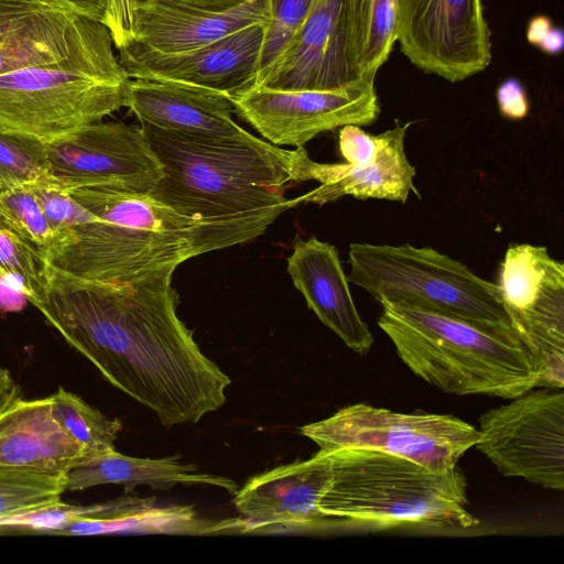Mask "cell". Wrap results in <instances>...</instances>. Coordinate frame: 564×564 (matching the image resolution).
I'll return each mask as SVG.
<instances>
[{
  "label": "cell",
  "instance_id": "6da1fadb",
  "mask_svg": "<svg viewBox=\"0 0 564 564\" xmlns=\"http://www.w3.org/2000/svg\"><path fill=\"white\" fill-rule=\"evenodd\" d=\"M175 269L124 283L83 282L52 269L50 289L35 306L107 381L165 427L217 411L231 383L177 316Z\"/></svg>",
  "mask_w": 564,
  "mask_h": 564
},
{
  "label": "cell",
  "instance_id": "7a4b0ae2",
  "mask_svg": "<svg viewBox=\"0 0 564 564\" xmlns=\"http://www.w3.org/2000/svg\"><path fill=\"white\" fill-rule=\"evenodd\" d=\"M162 167L150 196L203 224L224 248L253 240L282 213L300 147L198 139L140 123Z\"/></svg>",
  "mask_w": 564,
  "mask_h": 564
},
{
  "label": "cell",
  "instance_id": "3957f363",
  "mask_svg": "<svg viewBox=\"0 0 564 564\" xmlns=\"http://www.w3.org/2000/svg\"><path fill=\"white\" fill-rule=\"evenodd\" d=\"M70 194L98 219L62 234L45 260L74 280L131 282L224 248L203 224L149 194L99 187L75 188Z\"/></svg>",
  "mask_w": 564,
  "mask_h": 564
},
{
  "label": "cell",
  "instance_id": "277c9868",
  "mask_svg": "<svg viewBox=\"0 0 564 564\" xmlns=\"http://www.w3.org/2000/svg\"><path fill=\"white\" fill-rule=\"evenodd\" d=\"M380 305L378 325L400 359L442 391L513 399L541 386V367L514 333L420 307Z\"/></svg>",
  "mask_w": 564,
  "mask_h": 564
},
{
  "label": "cell",
  "instance_id": "5b68a950",
  "mask_svg": "<svg viewBox=\"0 0 564 564\" xmlns=\"http://www.w3.org/2000/svg\"><path fill=\"white\" fill-rule=\"evenodd\" d=\"M332 477L318 505L324 528L343 522L467 529V481L454 467L435 471L378 449H328Z\"/></svg>",
  "mask_w": 564,
  "mask_h": 564
},
{
  "label": "cell",
  "instance_id": "8992f818",
  "mask_svg": "<svg viewBox=\"0 0 564 564\" xmlns=\"http://www.w3.org/2000/svg\"><path fill=\"white\" fill-rule=\"evenodd\" d=\"M349 263L348 281L379 304L420 307L514 333L498 285L432 248L350 243Z\"/></svg>",
  "mask_w": 564,
  "mask_h": 564
},
{
  "label": "cell",
  "instance_id": "52a82bcc",
  "mask_svg": "<svg viewBox=\"0 0 564 564\" xmlns=\"http://www.w3.org/2000/svg\"><path fill=\"white\" fill-rule=\"evenodd\" d=\"M130 79L115 54L0 75V129L56 140L126 107Z\"/></svg>",
  "mask_w": 564,
  "mask_h": 564
},
{
  "label": "cell",
  "instance_id": "ba28073f",
  "mask_svg": "<svg viewBox=\"0 0 564 564\" xmlns=\"http://www.w3.org/2000/svg\"><path fill=\"white\" fill-rule=\"evenodd\" d=\"M299 430L319 448L378 449L435 471L456 467L479 438L476 427L449 414L399 413L365 403L341 408Z\"/></svg>",
  "mask_w": 564,
  "mask_h": 564
},
{
  "label": "cell",
  "instance_id": "9c48e42d",
  "mask_svg": "<svg viewBox=\"0 0 564 564\" xmlns=\"http://www.w3.org/2000/svg\"><path fill=\"white\" fill-rule=\"evenodd\" d=\"M502 305L542 370L541 388L564 386V264L545 247L512 243L500 264Z\"/></svg>",
  "mask_w": 564,
  "mask_h": 564
},
{
  "label": "cell",
  "instance_id": "30bf717a",
  "mask_svg": "<svg viewBox=\"0 0 564 564\" xmlns=\"http://www.w3.org/2000/svg\"><path fill=\"white\" fill-rule=\"evenodd\" d=\"M476 448L505 476L564 489V393L530 390L479 417Z\"/></svg>",
  "mask_w": 564,
  "mask_h": 564
},
{
  "label": "cell",
  "instance_id": "8fae6325",
  "mask_svg": "<svg viewBox=\"0 0 564 564\" xmlns=\"http://www.w3.org/2000/svg\"><path fill=\"white\" fill-rule=\"evenodd\" d=\"M490 35L482 0H398L397 41L425 73L456 83L482 72Z\"/></svg>",
  "mask_w": 564,
  "mask_h": 564
},
{
  "label": "cell",
  "instance_id": "7c38bea8",
  "mask_svg": "<svg viewBox=\"0 0 564 564\" xmlns=\"http://www.w3.org/2000/svg\"><path fill=\"white\" fill-rule=\"evenodd\" d=\"M47 174L72 191L99 187L150 194L162 167L141 128L95 122L45 143Z\"/></svg>",
  "mask_w": 564,
  "mask_h": 564
},
{
  "label": "cell",
  "instance_id": "4fadbf2b",
  "mask_svg": "<svg viewBox=\"0 0 564 564\" xmlns=\"http://www.w3.org/2000/svg\"><path fill=\"white\" fill-rule=\"evenodd\" d=\"M375 82L333 90H280L254 85L231 98L236 113L276 145L303 147L318 133L368 126L380 113Z\"/></svg>",
  "mask_w": 564,
  "mask_h": 564
},
{
  "label": "cell",
  "instance_id": "5bb4252c",
  "mask_svg": "<svg viewBox=\"0 0 564 564\" xmlns=\"http://www.w3.org/2000/svg\"><path fill=\"white\" fill-rule=\"evenodd\" d=\"M113 54L111 34L100 21L45 0H0V75Z\"/></svg>",
  "mask_w": 564,
  "mask_h": 564
},
{
  "label": "cell",
  "instance_id": "9a60e30c",
  "mask_svg": "<svg viewBox=\"0 0 564 564\" xmlns=\"http://www.w3.org/2000/svg\"><path fill=\"white\" fill-rule=\"evenodd\" d=\"M263 34V23H256L180 53H161L133 41L117 48L119 62L131 79L188 85L231 99L256 85Z\"/></svg>",
  "mask_w": 564,
  "mask_h": 564
},
{
  "label": "cell",
  "instance_id": "2e32d148",
  "mask_svg": "<svg viewBox=\"0 0 564 564\" xmlns=\"http://www.w3.org/2000/svg\"><path fill=\"white\" fill-rule=\"evenodd\" d=\"M17 529L63 535L154 533L183 535L238 534V519L209 521L192 505H162L155 497L123 496L90 506L63 501L54 507L18 516Z\"/></svg>",
  "mask_w": 564,
  "mask_h": 564
},
{
  "label": "cell",
  "instance_id": "e0dca14e",
  "mask_svg": "<svg viewBox=\"0 0 564 564\" xmlns=\"http://www.w3.org/2000/svg\"><path fill=\"white\" fill-rule=\"evenodd\" d=\"M367 80L356 63L346 0H316L256 85L280 90H333ZM372 82V80H371Z\"/></svg>",
  "mask_w": 564,
  "mask_h": 564
},
{
  "label": "cell",
  "instance_id": "ac0fdd59",
  "mask_svg": "<svg viewBox=\"0 0 564 564\" xmlns=\"http://www.w3.org/2000/svg\"><path fill=\"white\" fill-rule=\"evenodd\" d=\"M412 122L397 124L378 134V150L373 161L349 163H318L310 159L301 147L295 163V182L318 181L321 185L299 196L296 204L324 205L350 195L357 199H388L405 203L410 192L417 194L413 183L415 167L404 151V138Z\"/></svg>",
  "mask_w": 564,
  "mask_h": 564
},
{
  "label": "cell",
  "instance_id": "d6986e66",
  "mask_svg": "<svg viewBox=\"0 0 564 564\" xmlns=\"http://www.w3.org/2000/svg\"><path fill=\"white\" fill-rule=\"evenodd\" d=\"M126 107L140 123L175 133L241 143L260 140L235 122L236 110L228 96L205 88L130 79Z\"/></svg>",
  "mask_w": 564,
  "mask_h": 564
},
{
  "label": "cell",
  "instance_id": "ffe728a7",
  "mask_svg": "<svg viewBox=\"0 0 564 564\" xmlns=\"http://www.w3.org/2000/svg\"><path fill=\"white\" fill-rule=\"evenodd\" d=\"M265 18V0H246L221 11L174 0H145L132 10L123 43L133 41L161 53H180L264 23Z\"/></svg>",
  "mask_w": 564,
  "mask_h": 564
},
{
  "label": "cell",
  "instance_id": "44dd1931",
  "mask_svg": "<svg viewBox=\"0 0 564 564\" xmlns=\"http://www.w3.org/2000/svg\"><path fill=\"white\" fill-rule=\"evenodd\" d=\"M288 258V272L307 306L352 351L366 355L373 337L361 319L340 264L337 249L315 236L296 237Z\"/></svg>",
  "mask_w": 564,
  "mask_h": 564
},
{
  "label": "cell",
  "instance_id": "7402d4cb",
  "mask_svg": "<svg viewBox=\"0 0 564 564\" xmlns=\"http://www.w3.org/2000/svg\"><path fill=\"white\" fill-rule=\"evenodd\" d=\"M84 458L54 419L50 395L25 400L18 393L0 408V469L65 477Z\"/></svg>",
  "mask_w": 564,
  "mask_h": 564
},
{
  "label": "cell",
  "instance_id": "603a6c76",
  "mask_svg": "<svg viewBox=\"0 0 564 564\" xmlns=\"http://www.w3.org/2000/svg\"><path fill=\"white\" fill-rule=\"evenodd\" d=\"M64 485L65 491L99 485H119L126 491H131L137 486L165 490L176 485L213 486L231 495L239 489L232 479L202 473L197 466L182 463L180 456L139 458L118 453L115 448L77 463L66 474Z\"/></svg>",
  "mask_w": 564,
  "mask_h": 564
},
{
  "label": "cell",
  "instance_id": "cb8c5ba5",
  "mask_svg": "<svg viewBox=\"0 0 564 564\" xmlns=\"http://www.w3.org/2000/svg\"><path fill=\"white\" fill-rule=\"evenodd\" d=\"M346 7L356 63L375 82L397 41L398 0H346Z\"/></svg>",
  "mask_w": 564,
  "mask_h": 564
},
{
  "label": "cell",
  "instance_id": "d4e9b609",
  "mask_svg": "<svg viewBox=\"0 0 564 564\" xmlns=\"http://www.w3.org/2000/svg\"><path fill=\"white\" fill-rule=\"evenodd\" d=\"M50 398L54 419L82 446L86 457L115 448V442L122 430L118 419L107 417L64 388H58Z\"/></svg>",
  "mask_w": 564,
  "mask_h": 564
},
{
  "label": "cell",
  "instance_id": "484cf974",
  "mask_svg": "<svg viewBox=\"0 0 564 564\" xmlns=\"http://www.w3.org/2000/svg\"><path fill=\"white\" fill-rule=\"evenodd\" d=\"M52 269L42 253L0 224V280L34 306L50 289Z\"/></svg>",
  "mask_w": 564,
  "mask_h": 564
},
{
  "label": "cell",
  "instance_id": "4316f807",
  "mask_svg": "<svg viewBox=\"0 0 564 564\" xmlns=\"http://www.w3.org/2000/svg\"><path fill=\"white\" fill-rule=\"evenodd\" d=\"M65 477L0 469V520L36 512L62 502Z\"/></svg>",
  "mask_w": 564,
  "mask_h": 564
},
{
  "label": "cell",
  "instance_id": "83f0119b",
  "mask_svg": "<svg viewBox=\"0 0 564 564\" xmlns=\"http://www.w3.org/2000/svg\"><path fill=\"white\" fill-rule=\"evenodd\" d=\"M0 224L33 246L44 258L57 239L26 185L0 192Z\"/></svg>",
  "mask_w": 564,
  "mask_h": 564
},
{
  "label": "cell",
  "instance_id": "f1b7e54d",
  "mask_svg": "<svg viewBox=\"0 0 564 564\" xmlns=\"http://www.w3.org/2000/svg\"><path fill=\"white\" fill-rule=\"evenodd\" d=\"M47 176L45 142L0 129V192Z\"/></svg>",
  "mask_w": 564,
  "mask_h": 564
},
{
  "label": "cell",
  "instance_id": "f546056e",
  "mask_svg": "<svg viewBox=\"0 0 564 564\" xmlns=\"http://www.w3.org/2000/svg\"><path fill=\"white\" fill-rule=\"evenodd\" d=\"M315 1L265 0L267 18L263 23L259 74L279 56L312 10Z\"/></svg>",
  "mask_w": 564,
  "mask_h": 564
},
{
  "label": "cell",
  "instance_id": "4dcf8cb0",
  "mask_svg": "<svg viewBox=\"0 0 564 564\" xmlns=\"http://www.w3.org/2000/svg\"><path fill=\"white\" fill-rule=\"evenodd\" d=\"M26 186L39 202L57 238L76 226L98 219L72 196L69 189L48 176Z\"/></svg>",
  "mask_w": 564,
  "mask_h": 564
},
{
  "label": "cell",
  "instance_id": "1f68e13d",
  "mask_svg": "<svg viewBox=\"0 0 564 564\" xmlns=\"http://www.w3.org/2000/svg\"><path fill=\"white\" fill-rule=\"evenodd\" d=\"M339 151L349 164L362 165L375 160L378 135L369 134L360 126L346 124L339 130Z\"/></svg>",
  "mask_w": 564,
  "mask_h": 564
},
{
  "label": "cell",
  "instance_id": "d6a6232c",
  "mask_svg": "<svg viewBox=\"0 0 564 564\" xmlns=\"http://www.w3.org/2000/svg\"><path fill=\"white\" fill-rule=\"evenodd\" d=\"M500 113L510 120L523 119L529 112V100L521 80L514 77L505 79L496 91Z\"/></svg>",
  "mask_w": 564,
  "mask_h": 564
},
{
  "label": "cell",
  "instance_id": "836d02e7",
  "mask_svg": "<svg viewBox=\"0 0 564 564\" xmlns=\"http://www.w3.org/2000/svg\"><path fill=\"white\" fill-rule=\"evenodd\" d=\"M145 0H107L102 23L108 28L113 45L120 46L127 35L132 10Z\"/></svg>",
  "mask_w": 564,
  "mask_h": 564
},
{
  "label": "cell",
  "instance_id": "e575fe53",
  "mask_svg": "<svg viewBox=\"0 0 564 564\" xmlns=\"http://www.w3.org/2000/svg\"><path fill=\"white\" fill-rule=\"evenodd\" d=\"M74 13L102 22L107 0H45Z\"/></svg>",
  "mask_w": 564,
  "mask_h": 564
},
{
  "label": "cell",
  "instance_id": "d590c367",
  "mask_svg": "<svg viewBox=\"0 0 564 564\" xmlns=\"http://www.w3.org/2000/svg\"><path fill=\"white\" fill-rule=\"evenodd\" d=\"M552 26V20L547 15L536 14L532 17L528 22L525 31L527 41L538 47Z\"/></svg>",
  "mask_w": 564,
  "mask_h": 564
},
{
  "label": "cell",
  "instance_id": "8d00e7d4",
  "mask_svg": "<svg viewBox=\"0 0 564 564\" xmlns=\"http://www.w3.org/2000/svg\"><path fill=\"white\" fill-rule=\"evenodd\" d=\"M26 301V297L20 291L0 280V306L2 308L18 311Z\"/></svg>",
  "mask_w": 564,
  "mask_h": 564
},
{
  "label": "cell",
  "instance_id": "74e56055",
  "mask_svg": "<svg viewBox=\"0 0 564 564\" xmlns=\"http://www.w3.org/2000/svg\"><path fill=\"white\" fill-rule=\"evenodd\" d=\"M538 47L547 55L561 54L564 47V32L562 28L553 25Z\"/></svg>",
  "mask_w": 564,
  "mask_h": 564
},
{
  "label": "cell",
  "instance_id": "f35d334b",
  "mask_svg": "<svg viewBox=\"0 0 564 564\" xmlns=\"http://www.w3.org/2000/svg\"><path fill=\"white\" fill-rule=\"evenodd\" d=\"M184 4L206 9V10H228L246 0H174Z\"/></svg>",
  "mask_w": 564,
  "mask_h": 564
},
{
  "label": "cell",
  "instance_id": "ab89813d",
  "mask_svg": "<svg viewBox=\"0 0 564 564\" xmlns=\"http://www.w3.org/2000/svg\"><path fill=\"white\" fill-rule=\"evenodd\" d=\"M19 393L10 372L0 366V408L12 397Z\"/></svg>",
  "mask_w": 564,
  "mask_h": 564
}]
</instances>
